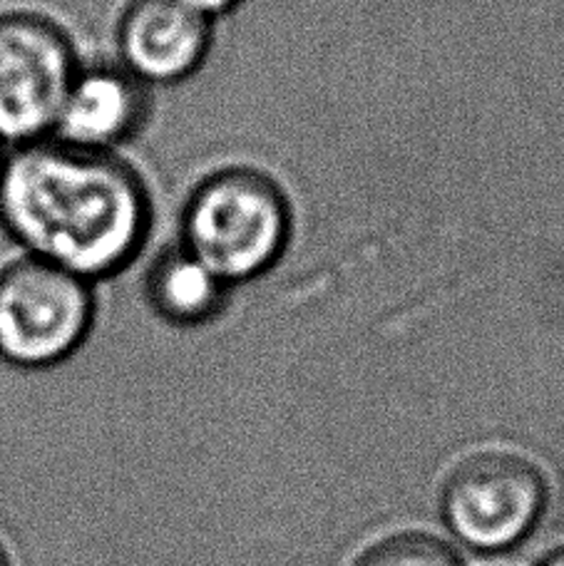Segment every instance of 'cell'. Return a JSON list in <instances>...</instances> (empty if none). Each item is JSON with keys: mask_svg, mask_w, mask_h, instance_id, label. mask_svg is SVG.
<instances>
[{"mask_svg": "<svg viewBox=\"0 0 564 566\" xmlns=\"http://www.w3.org/2000/svg\"><path fill=\"white\" fill-rule=\"evenodd\" d=\"M153 227V191L127 157L55 137L8 151L0 229L25 256L97 286L143 256Z\"/></svg>", "mask_w": 564, "mask_h": 566, "instance_id": "obj_1", "label": "cell"}, {"mask_svg": "<svg viewBox=\"0 0 564 566\" xmlns=\"http://www.w3.org/2000/svg\"><path fill=\"white\" fill-rule=\"evenodd\" d=\"M291 231L284 191L264 171L227 167L189 191L179 241L229 286L276 264Z\"/></svg>", "mask_w": 564, "mask_h": 566, "instance_id": "obj_2", "label": "cell"}, {"mask_svg": "<svg viewBox=\"0 0 564 566\" xmlns=\"http://www.w3.org/2000/svg\"><path fill=\"white\" fill-rule=\"evenodd\" d=\"M97 286L20 254L0 269V363L40 373L77 356L93 336Z\"/></svg>", "mask_w": 564, "mask_h": 566, "instance_id": "obj_3", "label": "cell"}, {"mask_svg": "<svg viewBox=\"0 0 564 566\" xmlns=\"http://www.w3.org/2000/svg\"><path fill=\"white\" fill-rule=\"evenodd\" d=\"M80 63L73 35L55 18L0 13V139L10 149L53 137Z\"/></svg>", "mask_w": 564, "mask_h": 566, "instance_id": "obj_4", "label": "cell"}, {"mask_svg": "<svg viewBox=\"0 0 564 566\" xmlns=\"http://www.w3.org/2000/svg\"><path fill=\"white\" fill-rule=\"evenodd\" d=\"M547 484L530 460L512 452H478L450 472L442 488V520L478 552H502L535 530Z\"/></svg>", "mask_w": 564, "mask_h": 566, "instance_id": "obj_5", "label": "cell"}, {"mask_svg": "<svg viewBox=\"0 0 564 566\" xmlns=\"http://www.w3.org/2000/svg\"><path fill=\"white\" fill-rule=\"evenodd\" d=\"M211 18L182 0H129L115 23L117 63L147 87H169L205 65Z\"/></svg>", "mask_w": 564, "mask_h": 566, "instance_id": "obj_6", "label": "cell"}, {"mask_svg": "<svg viewBox=\"0 0 564 566\" xmlns=\"http://www.w3.org/2000/svg\"><path fill=\"white\" fill-rule=\"evenodd\" d=\"M153 115V87L117 60H83L60 107L53 137L90 151L123 155L145 133Z\"/></svg>", "mask_w": 564, "mask_h": 566, "instance_id": "obj_7", "label": "cell"}, {"mask_svg": "<svg viewBox=\"0 0 564 566\" xmlns=\"http://www.w3.org/2000/svg\"><path fill=\"white\" fill-rule=\"evenodd\" d=\"M229 283L205 261L175 241L149 261L143 279L147 308L173 328H201L215 323L229 303Z\"/></svg>", "mask_w": 564, "mask_h": 566, "instance_id": "obj_8", "label": "cell"}, {"mask_svg": "<svg viewBox=\"0 0 564 566\" xmlns=\"http://www.w3.org/2000/svg\"><path fill=\"white\" fill-rule=\"evenodd\" d=\"M354 566H462L450 544L422 532L388 537L361 554Z\"/></svg>", "mask_w": 564, "mask_h": 566, "instance_id": "obj_9", "label": "cell"}, {"mask_svg": "<svg viewBox=\"0 0 564 566\" xmlns=\"http://www.w3.org/2000/svg\"><path fill=\"white\" fill-rule=\"evenodd\" d=\"M182 3L199 10L201 15L215 20L221 13H229V10H234L241 3V0H182Z\"/></svg>", "mask_w": 564, "mask_h": 566, "instance_id": "obj_10", "label": "cell"}, {"mask_svg": "<svg viewBox=\"0 0 564 566\" xmlns=\"http://www.w3.org/2000/svg\"><path fill=\"white\" fill-rule=\"evenodd\" d=\"M540 566H564V547H560V549H555V552H550L547 559L542 562Z\"/></svg>", "mask_w": 564, "mask_h": 566, "instance_id": "obj_11", "label": "cell"}, {"mask_svg": "<svg viewBox=\"0 0 564 566\" xmlns=\"http://www.w3.org/2000/svg\"><path fill=\"white\" fill-rule=\"evenodd\" d=\"M0 566H13V559H10V552L3 544V539H0Z\"/></svg>", "mask_w": 564, "mask_h": 566, "instance_id": "obj_12", "label": "cell"}, {"mask_svg": "<svg viewBox=\"0 0 564 566\" xmlns=\"http://www.w3.org/2000/svg\"><path fill=\"white\" fill-rule=\"evenodd\" d=\"M8 151H10V147L6 145L3 139H0V171H3V167H6V159H8Z\"/></svg>", "mask_w": 564, "mask_h": 566, "instance_id": "obj_13", "label": "cell"}]
</instances>
